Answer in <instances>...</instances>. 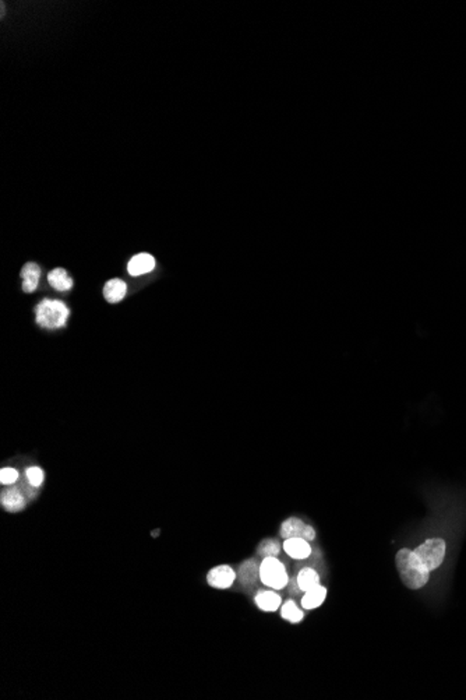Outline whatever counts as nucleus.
Masks as SVG:
<instances>
[{"mask_svg":"<svg viewBox=\"0 0 466 700\" xmlns=\"http://www.w3.org/2000/svg\"><path fill=\"white\" fill-rule=\"evenodd\" d=\"M396 571L402 583L411 590H419L425 587L430 580V571L422 563L415 551L402 548L395 556Z\"/></svg>","mask_w":466,"mask_h":700,"instance_id":"nucleus-1","label":"nucleus"},{"mask_svg":"<svg viewBox=\"0 0 466 700\" xmlns=\"http://www.w3.org/2000/svg\"><path fill=\"white\" fill-rule=\"evenodd\" d=\"M70 317V309L59 299L45 298L36 307L37 324L43 329H63Z\"/></svg>","mask_w":466,"mask_h":700,"instance_id":"nucleus-2","label":"nucleus"},{"mask_svg":"<svg viewBox=\"0 0 466 700\" xmlns=\"http://www.w3.org/2000/svg\"><path fill=\"white\" fill-rule=\"evenodd\" d=\"M413 551L419 556L422 563L428 568L430 572H433V571L438 569L441 566V563L444 562L447 543L443 539H428L423 544L419 545Z\"/></svg>","mask_w":466,"mask_h":700,"instance_id":"nucleus-3","label":"nucleus"},{"mask_svg":"<svg viewBox=\"0 0 466 700\" xmlns=\"http://www.w3.org/2000/svg\"><path fill=\"white\" fill-rule=\"evenodd\" d=\"M260 579L266 585L275 590H281L289 583L286 569L283 563L276 559V556L263 559V562L260 563Z\"/></svg>","mask_w":466,"mask_h":700,"instance_id":"nucleus-4","label":"nucleus"},{"mask_svg":"<svg viewBox=\"0 0 466 700\" xmlns=\"http://www.w3.org/2000/svg\"><path fill=\"white\" fill-rule=\"evenodd\" d=\"M281 537L283 540L303 539L306 541H313L315 539V531L311 526L305 524L300 519L289 517L281 526Z\"/></svg>","mask_w":466,"mask_h":700,"instance_id":"nucleus-5","label":"nucleus"},{"mask_svg":"<svg viewBox=\"0 0 466 700\" xmlns=\"http://www.w3.org/2000/svg\"><path fill=\"white\" fill-rule=\"evenodd\" d=\"M236 578L237 575L229 565H221L208 572L207 582L214 588L224 590V588H229L234 583Z\"/></svg>","mask_w":466,"mask_h":700,"instance_id":"nucleus-6","label":"nucleus"},{"mask_svg":"<svg viewBox=\"0 0 466 700\" xmlns=\"http://www.w3.org/2000/svg\"><path fill=\"white\" fill-rule=\"evenodd\" d=\"M156 262L153 255L150 253H139L133 256L127 265V272L133 277H140L144 274L153 272L156 269Z\"/></svg>","mask_w":466,"mask_h":700,"instance_id":"nucleus-7","label":"nucleus"},{"mask_svg":"<svg viewBox=\"0 0 466 700\" xmlns=\"http://www.w3.org/2000/svg\"><path fill=\"white\" fill-rule=\"evenodd\" d=\"M0 502H1V506L4 510L10 511V513H16V511H20L26 507V498L23 495V492L16 488V487H11V488H7L1 492V498H0Z\"/></svg>","mask_w":466,"mask_h":700,"instance_id":"nucleus-8","label":"nucleus"},{"mask_svg":"<svg viewBox=\"0 0 466 700\" xmlns=\"http://www.w3.org/2000/svg\"><path fill=\"white\" fill-rule=\"evenodd\" d=\"M21 278H23V291L27 294L34 292L38 288L39 278H40V267L37 263H27L21 269Z\"/></svg>","mask_w":466,"mask_h":700,"instance_id":"nucleus-9","label":"nucleus"},{"mask_svg":"<svg viewBox=\"0 0 466 700\" xmlns=\"http://www.w3.org/2000/svg\"><path fill=\"white\" fill-rule=\"evenodd\" d=\"M283 549L293 559H306L310 556L311 553L309 541H306L303 539H288V540H285Z\"/></svg>","mask_w":466,"mask_h":700,"instance_id":"nucleus-10","label":"nucleus"},{"mask_svg":"<svg viewBox=\"0 0 466 700\" xmlns=\"http://www.w3.org/2000/svg\"><path fill=\"white\" fill-rule=\"evenodd\" d=\"M237 578H239L240 583L244 584V585H251V584L256 583L257 579L260 578L259 562L256 559H249V561L243 562L239 568Z\"/></svg>","mask_w":466,"mask_h":700,"instance_id":"nucleus-11","label":"nucleus"},{"mask_svg":"<svg viewBox=\"0 0 466 700\" xmlns=\"http://www.w3.org/2000/svg\"><path fill=\"white\" fill-rule=\"evenodd\" d=\"M48 281L50 287L59 292H67L73 288V278L69 277V272L65 269H55L48 274Z\"/></svg>","mask_w":466,"mask_h":700,"instance_id":"nucleus-12","label":"nucleus"},{"mask_svg":"<svg viewBox=\"0 0 466 700\" xmlns=\"http://www.w3.org/2000/svg\"><path fill=\"white\" fill-rule=\"evenodd\" d=\"M127 292V285L123 280L114 278L109 280L105 287H104V297L109 304H117L120 302Z\"/></svg>","mask_w":466,"mask_h":700,"instance_id":"nucleus-13","label":"nucleus"},{"mask_svg":"<svg viewBox=\"0 0 466 700\" xmlns=\"http://www.w3.org/2000/svg\"><path fill=\"white\" fill-rule=\"evenodd\" d=\"M281 595L273 591H260L256 595V604L261 611L273 612L281 607Z\"/></svg>","mask_w":466,"mask_h":700,"instance_id":"nucleus-14","label":"nucleus"},{"mask_svg":"<svg viewBox=\"0 0 466 700\" xmlns=\"http://www.w3.org/2000/svg\"><path fill=\"white\" fill-rule=\"evenodd\" d=\"M325 597H327V588L318 584L317 587L306 591L305 597L302 598V607L306 610H314L324 603Z\"/></svg>","mask_w":466,"mask_h":700,"instance_id":"nucleus-15","label":"nucleus"},{"mask_svg":"<svg viewBox=\"0 0 466 700\" xmlns=\"http://www.w3.org/2000/svg\"><path fill=\"white\" fill-rule=\"evenodd\" d=\"M296 582H298V585L302 591H309L311 588L317 587L320 584V576L317 575V572L311 568H305L299 572L298 578H296Z\"/></svg>","mask_w":466,"mask_h":700,"instance_id":"nucleus-16","label":"nucleus"},{"mask_svg":"<svg viewBox=\"0 0 466 700\" xmlns=\"http://www.w3.org/2000/svg\"><path fill=\"white\" fill-rule=\"evenodd\" d=\"M281 615L283 620L292 623L300 622L303 620V612L298 608L295 601H286L281 608Z\"/></svg>","mask_w":466,"mask_h":700,"instance_id":"nucleus-17","label":"nucleus"},{"mask_svg":"<svg viewBox=\"0 0 466 700\" xmlns=\"http://www.w3.org/2000/svg\"><path fill=\"white\" fill-rule=\"evenodd\" d=\"M257 552L263 558L278 556L281 552V545L275 540H264V541H261V544L259 545Z\"/></svg>","mask_w":466,"mask_h":700,"instance_id":"nucleus-18","label":"nucleus"},{"mask_svg":"<svg viewBox=\"0 0 466 700\" xmlns=\"http://www.w3.org/2000/svg\"><path fill=\"white\" fill-rule=\"evenodd\" d=\"M26 477H27V481L31 487L34 488H38L42 484H43V479H45V472L40 467H30L27 468V472H26Z\"/></svg>","mask_w":466,"mask_h":700,"instance_id":"nucleus-19","label":"nucleus"},{"mask_svg":"<svg viewBox=\"0 0 466 700\" xmlns=\"http://www.w3.org/2000/svg\"><path fill=\"white\" fill-rule=\"evenodd\" d=\"M18 479V471L11 467H4L0 471V482L3 485H11Z\"/></svg>","mask_w":466,"mask_h":700,"instance_id":"nucleus-20","label":"nucleus"}]
</instances>
